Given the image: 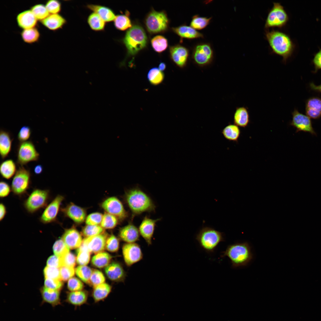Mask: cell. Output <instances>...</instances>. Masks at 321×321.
Listing matches in <instances>:
<instances>
[{
  "label": "cell",
  "mask_w": 321,
  "mask_h": 321,
  "mask_svg": "<svg viewBox=\"0 0 321 321\" xmlns=\"http://www.w3.org/2000/svg\"><path fill=\"white\" fill-rule=\"evenodd\" d=\"M21 36L24 42L31 44L37 42L40 35L38 29L35 27L23 29L21 33Z\"/></svg>",
  "instance_id": "obj_37"
},
{
  "label": "cell",
  "mask_w": 321,
  "mask_h": 321,
  "mask_svg": "<svg viewBox=\"0 0 321 321\" xmlns=\"http://www.w3.org/2000/svg\"><path fill=\"white\" fill-rule=\"evenodd\" d=\"M44 287L46 288L55 290L60 291L63 286V283L60 280L45 278Z\"/></svg>",
  "instance_id": "obj_52"
},
{
  "label": "cell",
  "mask_w": 321,
  "mask_h": 321,
  "mask_svg": "<svg viewBox=\"0 0 321 321\" xmlns=\"http://www.w3.org/2000/svg\"><path fill=\"white\" fill-rule=\"evenodd\" d=\"M102 207L107 212L118 219L123 220L128 216V213L121 201L117 197H111L106 199Z\"/></svg>",
  "instance_id": "obj_14"
},
{
  "label": "cell",
  "mask_w": 321,
  "mask_h": 321,
  "mask_svg": "<svg viewBox=\"0 0 321 321\" xmlns=\"http://www.w3.org/2000/svg\"><path fill=\"white\" fill-rule=\"evenodd\" d=\"M11 188L6 182L1 181L0 182V197L4 198L8 196L11 192Z\"/></svg>",
  "instance_id": "obj_59"
},
{
  "label": "cell",
  "mask_w": 321,
  "mask_h": 321,
  "mask_svg": "<svg viewBox=\"0 0 321 321\" xmlns=\"http://www.w3.org/2000/svg\"><path fill=\"white\" fill-rule=\"evenodd\" d=\"M151 44L154 50L159 53L166 50L168 46L167 39L164 37L159 35L156 36L152 39Z\"/></svg>",
  "instance_id": "obj_41"
},
{
  "label": "cell",
  "mask_w": 321,
  "mask_h": 321,
  "mask_svg": "<svg viewBox=\"0 0 321 321\" xmlns=\"http://www.w3.org/2000/svg\"><path fill=\"white\" fill-rule=\"evenodd\" d=\"M61 258L62 266H65L74 268L75 266L76 258L73 253L69 252Z\"/></svg>",
  "instance_id": "obj_57"
},
{
  "label": "cell",
  "mask_w": 321,
  "mask_h": 321,
  "mask_svg": "<svg viewBox=\"0 0 321 321\" xmlns=\"http://www.w3.org/2000/svg\"><path fill=\"white\" fill-rule=\"evenodd\" d=\"M169 53L171 59L177 66L181 68L186 67L189 55L187 48L179 44L171 46Z\"/></svg>",
  "instance_id": "obj_16"
},
{
  "label": "cell",
  "mask_w": 321,
  "mask_h": 321,
  "mask_svg": "<svg viewBox=\"0 0 321 321\" xmlns=\"http://www.w3.org/2000/svg\"><path fill=\"white\" fill-rule=\"evenodd\" d=\"M62 281H65L73 276L75 271L74 268L63 266L60 268Z\"/></svg>",
  "instance_id": "obj_55"
},
{
  "label": "cell",
  "mask_w": 321,
  "mask_h": 321,
  "mask_svg": "<svg viewBox=\"0 0 321 321\" xmlns=\"http://www.w3.org/2000/svg\"><path fill=\"white\" fill-rule=\"evenodd\" d=\"M105 248L111 252L117 251L119 248V240L114 235H110L107 238Z\"/></svg>",
  "instance_id": "obj_50"
},
{
  "label": "cell",
  "mask_w": 321,
  "mask_h": 321,
  "mask_svg": "<svg viewBox=\"0 0 321 321\" xmlns=\"http://www.w3.org/2000/svg\"><path fill=\"white\" fill-rule=\"evenodd\" d=\"M221 253V257H227L233 268L246 266L253 259L251 247L246 242L229 245Z\"/></svg>",
  "instance_id": "obj_3"
},
{
  "label": "cell",
  "mask_w": 321,
  "mask_h": 321,
  "mask_svg": "<svg viewBox=\"0 0 321 321\" xmlns=\"http://www.w3.org/2000/svg\"><path fill=\"white\" fill-rule=\"evenodd\" d=\"M112 257L108 253L102 252L97 254L92 258V263L95 266L101 268L108 265Z\"/></svg>",
  "instance_id": "obj_36"
},
{
  "label": "cell",
  "mask_w": 321,
  "mask_h": 321,
  "mask_svg": "<svg viewBox=\"0 0 321 321\" xmlns=\"http://www.w3.org/2000/svg\"><path fill=\"white\" fill-rule=\"evenodd\" d=\"M105 277L103 273L97 270H94L90 278L88 284L94 288L104 283Z\"/></svg>",
  "instance_id": "obj_47"
},
{
  "label": "cell",
  "mask_w": 321,
  "mask_h": 321,
  "mask_svg": "<svg viewBox=\"0 0 321 321\" xmlns=\"http://www.w3.org/2000/svg\"><path fill=\"white\" fill-rule=\"evenodd\" d=\"M12 139L10 133L1 129L0 132V154L2 159L5 158L11 149Z\"/></svg>",
  "instance_id": "obj_30"
},
{
  "label": "cell",
  "mask_w": 321,
  "mask_h": 321,
  "mask_svg": "<svg viewBox=\"0 0 321 321\" xmlns=\"http://www.w3.org/2000/svg\"><path fill=\"white\" fill-rule=\"evenodd\" d=\"M83 283L75 277L71 278L68 281L67 287L70 291H75L82 290L84 288Z\"/></svg>",
  "instance_id": "obj_53"
},
{
  "label": "cell",
  "mask_w": 321,
  "mask_h": 321,
  "mask_svg": "<svg viewBox=\"0 0 321 321\" xmlns=\"http://www.w3.org/2000/svg\"><path fill=\"white\" fill-rule=\"evenodd\" d=\"M164 78V75L163 72L156 67L151 69L147 75L148 80L153 85H157L162 83Z\"/></svg>",
  "instance_id": "obj_40"
},
{
  "label": "cell",
  "mask_w": 321,
  "mask_h": 321,
  "mask_svg": "<svg viewBox=\"0 0 321 321\" xmlns=\"http://www.w3.org/2000/svg\"><path fill=\"white\" fill-rule=\"evenodd\" d=\"M7 211L5 205L3 203L0 204V221H2L4 218L6 214Z\"/></svg>",
  "instance_id": "obj_61"
},
{
  "label": "cell",
  "mask_w": 321,
  "mask_h": 321,
  "mask_svg": "<svg viewBox=\"0 0 321 321\" xmlns=\"http://www.w3.org/2000/svg\"><path fill=\"white\" fill-rule=\"evenodd\" d=\"M40 21L44 26L52 31L62 28L66 23V20L64 18L59 14H50Z\"/></svg>",
  "instance_id": "obj_26"
},
{
  "label": "cell",
  "mask_w": 321,
  "mask_h": 321,
  "mask_svg": "<svg viewBox=\"0 0 321 321\" xmlns=\"http://www.w3.org/2000/svg\"><path fill=\"white\" fill-rule=\"evenodd\" d=\"M39 157V153L31 141H27L20 143L17 149V163L21 166L38 160Z\"/></svg>",
  "instance_id": "obj_10"
},
{
  "label": "cell",
  "mask_w": 321,
  "mask_h": 321,
  "mask_svg": "<svg viewBox=\"0 0 321 321\" xmlns=\"http://www.w3.org/2000/svg\"><path fill=\"white\" fill-rule=\"evenodd\" d=\"M30 171L23 166H20L14 176L11 188L14 194L21 196L26 194L31 184Z\"/></svg>",
  "instance_id": "obj_9"
},
{
  "label": "cell",
  "mask_w": 321,
  "mask_h": 321,
  "mask_svg": "<svg viewBox=\"0 0 321 321\" xmlns=\"http://www.w3.org/2000/svg\"><path fill=\"white\" fill-rule=\"evenodd\" d=\"M309 86L312 90L321 93V84L319 85H316L312 82L309 84Z\"/></svg>",
  "instance_id": "obj_62"
},
{
  "label": "cell",
  "mask_w": 321,
  "mask_h": 321,
  "mask_svg": "<svg viewBox=\"0 0 321 321\" xmlns=\"http://www.w3.org/2000/svg\"><path fill=\"white\" fill-rule=\"evenodd\" d=\"M92 271L88 267L80 265L76 268L75 271L77 276L82 281L88 284Z\"/></svg>",
  "instance_id": "obj_45"
},
{
  "label": "cell",
  "mask_w": 321,
  "mask_h": 321,
  "mask_svg": "<svg viewBox=\"0 0 321 321\" xmlns=\"http://www.w3.org/2000/svg\"><path fill=\"white\" fill-rule=\"evenodd\" d=\"M111 286L103 283L94 288L92 296L95 303H97L106 298L110 292Z\"/></svg>",
  "instance_id": "obj_32"
},
{
  "label": "cell",
  "mask_w": 321,
  "mask_h": 321,
  "mask_svg": "<svg viewBox=\"0 0 321 321\" xmlns=\"http://www.w3.org/2000/svg\"><path fill=\"white\" fill-rule=\"evenodd\" d=\"M124 259L126 264L130 266L139 261L143 255L139 246L136 243H127L122 247Z\"/></svg>",
  "instance_id": "obj_15"
},
{
  "label": "cell",
  "mask_w": 321,
  "mask_h": 321,
  "mask_svg": "<svg viewBox=\"0 0 321 321\" xmlns=\"http://www.w3.org/2000/svg\"><path fill=\"white\" fill-rule=\"evenodd\" d=\"M31 130L30 128L27 126H22L18 133V139L20 142L27 141L31 136Z\"/></svg>",
  "instance_id": "obj_56"
},
{
  "label": "cell",
  "mask_w": 321,
  "mask_h": 321,
  "mask_svg": "<svg viewBox=\"0 0 321 321\" xmlns=\"http://www.w3.org/2000/svg\"><path fill=\"white\" fill-rule=\"evenodd\" d=\"M139 229L131 222L121 228L119 232V236L127 243H135L139 237Z\"/></svg>",
  "instance_id": "obj_21"
},
{
  "label": "cell",
  "mask_w": 321,
  "mask_h": 321,
  "mask_svg": "<svg viewBox=\"0 0 321 321\" xmlns=\"http://www.w3.org/2000/svg\"><path fill=\"white\" fill-rule=\"evenodd\" d=\"M123 41L128 54L133 56L146 47L147 38L143 28L136 24L127 31Z\"/></svg>",
  "instance_id": "obj_4"
},
{
  "label": "cell",
  "mask_w": 321,
  "mask_h": 321,
  "mask_svg": "<svg viewBox=\"0 0 321 321\" xmlns=\"http://www.w3.org/2000/svg\"><path fill=\"white\" fill-rule=\"evenodd\" d=\"M166 67V64L164 62H161L159 65L158 68L160 71L163 72L165 70Z\"/></svg>",
  "instance_id": "obj_64"
},
{
  "label": "cell",
  "mask_w": 321,
  "mask_h": 321,
  "mask_svg": "<svg viewBox=\"0 0 321 321\" xmlns=\"http://www.w3.org/2000/svg\"><path fill=\"white\" fill-rule=\"evenodd\" d=\"M16 20L18 26L25 29L35 27L37 20L31 10H27L18 14Z\"/></svg>",
  "instance_id": "obj_23"
},
{
  "label": "cell",
  "mask_w": 321,
  "mask_h": 321,
  "mask_svg": "<svg viewBox=\"0 0 321 321\" xmlns=\"http://www.w3.org/2000/svg\"><path fill=\"white\" fill-rule=\"evenodd\" d=\"M125 200L132 213V217L145 212H154L155 206L151 198L140 189L127 191Z\"/></svg>",
  "instance_id": "obj_2"
},
{
  "label": "cell",
  "mask_w": 321,
  "mask_h": 321,
  "mask_svg": "<svg viewBox=\"0 0 321 321\" xmlns=\"http://www.w3.org/2000/svg\"><path fill=\"white\" fill-rule=\"evenodd\" d=\"M289 17L283 6L278 2H274L273 6L270 10L266 18L265 28H281L286 24Z\"/></svg>",
  "instance_id": "obj_8"
},
{
  "label": "cell",
  "mask_w": 321,
  "mask_h": 321,
  "mask_svg": "<svg viewBox=\"0 0 321 321\" xmlns=\"http://www.w3.org/2000/svg\"><path fill=\"white\" fill-rule=\"evenodd\" d=\"M103 215L99 213H94L89 215L86 217V223L87 225H99L102 220Z\"/></svg>",
  "instance_id": "obj_54"
},
{
  "label": "cell",
  "mask_w": 321,
  "mask_h": 321,
  "mask_svg": "<svg viewBox=\"0 0 321 321\" xmlns=\"http://www.w3.org/2000/svg\"><path fill=\"white\" fill-rule=\"evenodd\" d=\"M87 7L97 14L106 22L114 21L116 15L113 11L105 6L93 4H88Z\"/></svg>",
  "instance_id": "obj_29"
},
{
  "label": "cell",
  "mask_w": 321,
  "mask_h": 321,
  "mask_svg": "<svg viewBox=\"0 0 321 321\" xmlns=\"http://www.w3.org/2000/svg\"><path fill=\"white\" fill-rule=\"evenodd\" d=\"M265 36L273 53L282 57L283 62L285 64L295 48V45L289 36L273 29L265 31Z\"/></svg>",
  "instance_id": "obj_1"
},
{
  "label": "cell",
  "mask_w": 321,
  "mask_h": 321,
  "mask_svg": "<svg viewBox=\"0 0 321 321\" xmlns=\"http://www.w3.org/2000/svg\"><path fill=\"white\" fill-rule=\"evenodd\" d=\"M30 10L37 19L40 21L45 19L50 15L45 5L41 4H38L33 6Z\"/></svg>",
  "instance_id": "obj_43"
},
{
  "label": "cell",
  "mask_w": 321,
  "mask_h": 321,
  "mask_svg": "<svg viewBox=\"0 0 321 321\" xmlns=\"http://www.w3.org/2000/svg\"><path fill=\"white\" fill-rule=\"evenodd\" d=\"M43 167L42 166L38 164L36 165L34 168V172L36 174L39 175L41 174L43 171Z\"/></svg>",
  "instance_id": "obj_63"
},
{
  "label": "cell",
  "mask_w": 321,
  "mask_h": 321,
  "mask_svg": "<svg viewBox=\"0 0 321 321\" xmlns=\"http://www.w3.org/2000/svg\"><path fill=\"white\" fill-rule=\"evenodd\" d=\"M43 273L45 278L62 281L59 268L46 266L44 269Z\"/></svg>",
  "instance_id": "obj_49"
},
{
  "label": "cell",
  "mask_w": 321,
  "mask_h": 321,
  "mask_svg": "<svg viewBox=\"0 0 321 321\" xmlns=\"http://www.w3.org/2000/svg\"><path fill=\"white\" fill-rule=\"evenodd\" d=\"M50 197L49 190L35 189L25 200L24 207L28 213H34L46 207Z\"/></svg>",
  "instance_id": "obj_6"
},
{
  "label": "cell",
  "mask_w": 321,
  "mask_h": 321,
  "mask_svg": "<svg viewBox=\"0 0 321 321\" xmlns=\"http://www.w3.org/2000/svg\"><path fill=\"white\" fill-rule=\"evenodd\" d=\"M103 231V228L99 225H87L83 229L82 233L87 237L101 234Z\"/></svg>",
  "instance_id": "obj_48"
},
{
  "label": "cell",
  "mask_w": 321,
  "mask_h": 321,
  "mask_svg": "<svg viewBox=\"0 0 321 321\" xmlns=\"http://www.w3.org/2000/svg\"><path fill=\"white\" fill-rule=\"evenodd\" d=\"M17 170L15 163L12 159L2 162L0 166V172L3 178L10 179L15 175Z\"/></svg>",
  "instance_id": "obj_33"
},
{
  "label": "cell",
  "mask_w": 321,
  "mask_h": 321,
  "mask_svg": "<svg viewBox=\"0 0 321 321\" xmlns=\"http://www.w3.org/2000/svg\"><path fill=\"white\" fill-rule=\"evenodd\" d=\"M292 119L289 123L291 126L296 128V132L303 131L308 132L311 135L317 134L313 128L310 118L299 112L295 109L292 113Z\"/></svg>",
  "instance_id": "obj_13"
},
{
  "label": "cell",
  "mask_w": 321,
  "mask_h": 321,
  "mask_svg": "<svg viewBox=\"0 0 321 321\" xmlns=\"http://www.w3.org/2000/svg\"><path fill=\"white\" fill-rule=\"evenodd\" d=\"M305 112L310 118L317 119L321 117V99L317 97H312L308 99L306 102Z\"/></svg>",
  "instance_id": "obj_22"
},
{
  "label": "cell",
  "mask_w": 321,
  "mask_h": 321,
  "mask_svg": "<svg viewBox=\"0 0 321 321\" xmlns=\"http://www.w3.org/2000/svg\"><path fill=\"white\" fill-rule=\"evenodd\" d=\"M221 133L226 139L237 142L241 134V131L237 125L235 124H230L223 129Z\"/></svg>",
  "instance_id": "obj_34"
},
{
  "label": "cell",
  "mask_w": 321,
  "mask_h": 321,
  "mask_svg": "<svg viewBox=\"0 0 321 321\" xmlns=\"http://www.w3.org/2000/svg\"><path fill=\"white\" fill-rule=\"evenodd\" d=\"M173 31L181 39H189L203 38V34L191 26L183 25L172 28Z\"/></svg>",
  "instance_id": "obj_28"
},
{
  "label": "cell",
  "mask_w": 321,
  "mask_h": 321,
  "mask_svg": "<svg viewBox=\"0 0 321 321\" xmlns=\"http://www.w3.org/2000/svg\"><path fill=\"white\" fill-rule=\"evenodd\" d=\"M45 6L50 13L59 14L61 10V3L57 0H49L47 1Z\"/></svg>",
  "instance_id": "obj_51"
},
{
  "label": "cell",
  "mask_w": 321,
  "mask_h": 321,
  "mask_svg": "<svg viewBox=\"0 0 321 321\" xmlns=\"http://www.w3.org/2000/svg\"><path fill=\"white\" fill-rule=\"evenodd\" d=\"M196 239L200 247L208 253L213 252L219 244L224 241L223 233L208 226L200 230Z\"/></svg>",
  "instance_id": "obj_5"
},
{
  "label": "cell",
  "mask_w": 321,
  "mask_h": 321,
  "mask_svg": "<svg viewBox=\"0 0 321 321\" xmlns=\"http://www.w3.org/2000/svg\"><path fill=\"white\" fill-rule=\"evenodd\" d=\"M212 17H202L198 15L193 16L190 25L195 30H200L205 28L210 23Z\"/></svg>",
  "instance_id": "obj_42"
},
{
  "label": "cell",
  "mask_w": 321,
  "mask_h": 321,
  "mask_svg": "<svg viewBox=\"0 0 321 321\" xmlns=\"http://www.w3.org/2000/svg\"><path fill=\"white\" fill-rule=\"evenodd\" d=\"M47 266L59 268L62 266L61 258L56 255L50 257L47 259Z\"/></svg>",
  "instance_id": "obj_58"
},
{
  "label": "cell",
  "mask_w": 321,
  "mask_h": 321,
  "mask_svg": "<svg viewBox=\"0 0 321 321\" xmlns=\"http://www.w3.org/2000/svg\"><path fill=\"white\" fill-rule=\"evenodd\" d=\"M146 28L151 34L164 32L168 28L169 20L164 11L152 10L147 15L145 21Z\"/></svg>",
  "instance_id": "obj_7"
},
{
  "label": "cell",
  "mask_w": 321,
  "mask_h": 321,
  "mask_svg": "<svg viewBox=\"0 0 321 321\" xmlns=\"http://www.w3.org/2000/svg\"><path fill=\"white\" fill-rule=\"evenodd\" d=\"M107 235L105 234L87 237L84 239L82 243L91 253L97 254L102 252L106 247Z\"/></svg>",
  "instance_id": "obj_17"
},
{
  "label": "cell",
  "mask_w": 321,
  "mask_h": 321,
  "mask_svg": "<svg viewBox=\"0 0 321 321\" xmlns=\"http://www.w3.org/2000/svg\"><path fill=\"white\" fill-rule=\"evenodd\" d=\"M118 222V218L107 213L103 215L101 226L103 228L111 229L115 227Z\"/></svg>",
  "instance_id": "obj_46"
},
{
  "label": "cell",
  "mask_w": 321,
  "mask_h": 321,
  "mask_svg": "<svg viewBox=\"0 0 321 321\" xmlns=\"http://www.w3.org/2000/svg\"><path fill=\"white\" fill-rule=\"evenodd\" d=\"M127 12L125 14L118 15L116 16L114 21V24L116 28L119 30L125 31L132 26L128 16V13H127Z\"/></svg>",
  "instance_id": "obj_38"
},
{
  "label": "cell",
  "mask_w": 321,
  "mask_h": 321,
  "mask_svg": "<svg viewBox=\"0 0 321 321\" xmlns=\"http://www.w3.org/2000/svg\"><path fill=\"white\" fill-rule=\"evenodd\" d=\"M160 219H153L145 216L141 222L139 228L140 234L148 245L152 244V240L156 222Z\"/></svg>",
  "instance_id": "obj_18"
},
{
  "label": "cell",
  "mask_w": 321,
  "mask_h": 321,
  "mask_svg": "<svg viewBox=\"0 0 321 321\" xmlns=\"http://www.w3.org/2000/svg\"><path fill=\"white\" fill-rule=\"evenodd\" d=\"M87 21L90 28L95 31L104 30L106 22L97 13L92 12L88 16Z\"/></svg>",
  "instance_id": "obj_35"
},
{
  "label": "cell",
  "mask_w": 321,
  "mask_h": 321,
  "mask_svg": "<svg viewBox=\"0 0 321 321\" xmlns=\"http://www.w3.org/2000/svg\"><path fill=\"white\" fill-rule=\"evenodd\" d=\"M234 124L238 127L245 128L250 122V117L247 108L244 107H237L233 117Z\"/></svg>",
  "instance_id": "obj_31"
},
{
  "label": "cell",
  "mask_w": 321,
  "mask_h": 321,
  "mask_svg": "<svg viewBox=\"0 0 321 321\" xmlns=\"http://www.w3.org/2000/svg\"><path fill=\"white\" fill-rule=\"evenodd\" d=\"M105 270L108 277L113 281H122L126 276V273L122 267L118 262L111 263L105 268Z\"/></svg>",
  "instance_id": "obj_24"
},
{
  "label": "cell",
  "mask_w": 321,
  "mask_h": 321,
  "mask_svg": "<svg viewBox=\"0 0 321 321\" xmlns=\"http://www.w3.org/2000/svg\"><path fill=\"white\" fill-rule=\"evenodd\" d=\"M64 199L62 196L57 195L45 207L39 218L40 222L45 224L56 222L60 205Z\"/></svg>",
  "instance_id": "obj_12"
},
{
  "label": "cell",
  "mask_w": 321,
  "mask_h": 321,
  "mask_svg": "<svg viewBox=\"0 0 321 321\" xmlns=\"http://www.w3.org/2000/svg\"><path fill=\"white\" fill-rule=\"evenodd\" d=\"M53 249L55 255L62 258L69 252L70 248L61 239L55 241L54 244Z\"/></svg>",
  "instance_id": "obj_44"
},
{
  "label": "cell",
  "mask_w": 321,
  "mask_h": 321,
  "mask_svg": "<svg viewBox=\"0 0 321 321\" xmlns=\"http://www.w3.org/2000/svg\"><path fill=\"white\" fill-rule=\"evenodd\" d=\"M62 239L70 249L78 248L83 241L80 234L74 228L65 229Z\"/></svg>",
  "instance_id": "obj_19"
},
{
  "label": "cell",
  "mask_w": 321,
  "mask_h": 321,
  "mask_svg": "<svg viewBox=\"0 0 321 321\" xmlns=\"http://www.w3.org/2000/svg\"><path fill=\"white\" fill-rule=\"evenodd\" d=\"M65 215L77 223L83 222L86 217L85 210L82 208L73 203H70L61 209Z\"/></svg>",
  "instance_id": "obj_20"
},
{
  "label": "cell",
  "mask_w": 321,
  "mask_h": 321,
  "mask_svg": "<svg viewBox=\"0 0 321 321\" xmlns=\"http://www.w3.org/2000/svg\"><path fill=\"white\" fill-rule=\"evenodd\" d=\"M42 304L47 303L53 307L61 304L60 291L49 289L44 287L40 289Z\"/></svg>",
  "instance_id": "obj_25"
},
{
  "label": "cell",
  "mask_w": 321,
  "mask_h": 321,
  "mask_svg": "<svg viewBox=\"0 0 321 321\" xmlns=\"http://www.w3.org/2000/svg\"><path fill=\"white\" fill-rule=\"evenodd\" d=\"M88 296L86 291H71L67 293L65 301L75 307L80 306L87 302Z\"/></svg>",
  "instance_id": "obj_27"
},
{
  "label": "cell",
  "mask_w": 321,
  "mask_h": 321,
  "mask_svg": "<svg viewBox=\"0 0 321 321\" xmlns=\"http://www.w3.org/2000/svg\"><path fill=\"white\" fill-rule=\"evenodd\" d=\"M312 62L314 67V73H316L321 69V49L314 55Z\"/></svg>",
  "instance_id": "obj_60"
},
{
  "label": "cell",
  "mask_w": 321,
  "mask_h": 321,
  "mask_svg": "<svg viewBox=\"0 0 321 321\" xmlns=\"http://www.w3.org/2000/svg\"><path fill=\"white\" fill-rule=\"evenodd\" d=\"M213 52L210 45L207 43L198 44L193 48L192 57L195 63L200 67L210 64L213 59Z\"/></svg>",
  "instance_id": "obj_11"
},
{
  "label": "cell",
  "mask_w": 321,
  "mask_h": 321,
  "mask_svg": "<svg viewBox=\"0 0 321 321\" xmlns=\"http://www.w3.org/2000/svg\"><path fill=\"white\" fill-rule=\"evenodd\" d=\"M77 263L80 265H87L90 261V252L86 247L82 243L77 250Z\"/></svg>",
  "instance_id": "obj_39"
}]
</instances>
